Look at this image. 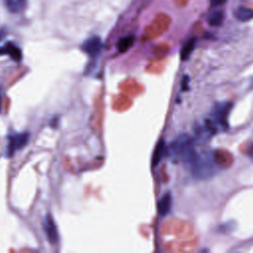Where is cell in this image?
<instances>
[{"mask_svg":"<svg viewBox=\"0 0 253 253\" xmlns=\"http://www.w3.org/2000/svg\"><path fill=\"white\" fill-rule=\"evenodd\" d=\"M170 153L174 158L188 164L189 166L196 160L199 153L196 151L193 139L186 133L179 135L170 145Z\"/></svg>","mask_w":253,"mask_h":253,"instance_id":"6da1fadb","label":"cell"},{"mask_svg":"<svg viewBox=\"0 0 253 253\" xmlns=\"http://www.w3.org/2000/svg\"><path fill=\"white\" fill-rule=\"evenodd\" d=\"M191 172L199 178L206 179L214 172L213 162L206 155H198L196 160L190 165Z\"/></svg>","mask_w":253,"mask_h":253,"instance_id":"7a4b0ae2","label":"cell"},{"mask_svg":"<svg viewBox=\"0 0 253 253\" xmlns=\"http://www.w3.org/2000/svg\"><path fill=\"white\" fill-rule=\"evenodd\" d=\"M30 139V133L28 131L11 133L8 136V143L6 146V156L12 157L18 150L24 148Z\"/></svg>","mask_w":253,"mask_h":253,"instance_id":"3957f363","label":"cell"},{"mask_svg":"<svg viewBox=\"0 0 253 253\" xmlns=\"http://www.w3.org/2000/svg\"><path fill=\"white\" fill-rule=\"evenodd\" d=\"M230 108H231L230 102H220L215 104L211 114V117H212L211 121H212L213 126L214 125L219 126L221 128H226L228 126L227 117H228Z\"/></svg>","mask_w":253,"mask_h":253,"instance_id":"277c9868","label":"cell"},{"mask_svg":"<svg viewBox=\"0 0 253 253\" xmlns=\"http://www.w3.org/2000/svg\"><path fill=\"white\" fill-rule=\"evenodd\" d=\"M42 227H43V231L45 233V236H46V239L48 240V242L52 245L57 244L58 240H59V235H58V231H57V226H56L51 214L46 213L44 215L43 221H42Z\"/></svg>","mask_w":253,"mask_h":253,"instance_id":"5b68a950","label":"cell"},{"mask_svg":"<svg viewBox=\"0 0 253 253\" xmlns=\"http://www.w3.org/2000/svg\"><path fill=\"white\" fill-rule=\"evenodd\" d=\"M102 48H103L102 40L100 39V37H97V36L88 38L81 44V49L92 58L97 57L101 53Z\"/></svg>","mask_w":253,"mask_h":253,"instance_id":"8992f818","label":"cell"},{"mask_svg":"<svg viewBox=\"0 0 253 253\" xmlns=\"http://www.w3.org/2000/svg\"><path fill=\"white\" fill-rule=\"evenodd\" d=\"M172 207V195L170 192H166L157 203V211L160 216H165L169 213Z\"/></svg>","mask_w":253,"mask_h":253,"instance_id":"52a82bcc","label":"cell"},{"mask_svg":"<svg viewBox=\"0 0 253 253\" xmlns=\"http://www.w3.org/2000/svg\"><path fill=\"white\" fill-rule=\"evenodd\" d=\"M1 54H8L15 61H20L22 59V51L14 42H7L4 46L0 47V55Z\"/></svg>","mask_w":253,"mask_h":253,"instance_id":"ba28073f","label":"cell"},{"mask_svg":"<svg viewBox=\"0 0 253 253\" xmlns=\"http://www.w3.org/2000/svg\"><path fill=\"white\" fill-rule=\"evenodd\" d=\"M233 16L240 22H248L253 19V9L247 7H237L233 11Z\"/></svg>","mask_w":253,"mask_h":253,"instance_id":"9c48e42d","label":"cell"},{"mask_svg":"<svg viewBox=\"0 0 253 253\" xmlns=\"http://www.w3.org/2000/svg\"><path fill=\"white\" fill-rule=\"evenodd\" d=\"M165 150H166V146H165V142L163 139H160L155 148H154V151H153V154H152V160H151V165L153 167H155L161 160V158L163 157L164 153H165Z\"/></svg>","mask_w":253,"mask_h":253,"instance_id":"30bf717a","label":"cell"},{"mask_svg":"<svg viewBox=\"0 0 253 253\" xmlns=\"http://www.w3.org/2000/svg\"><path fill=\"white\" fill-rule=\"evenodd\" d=\"M5 6L9 12L18 14L21 13L27 5V0H4Z\"/></svg>","mask_w":253,"mask_h":253,"instance_id":"8fae6325","label":"cell"},{"mask_svg":"<svg viewBox=\"0 0 253 253\" xmlns=\"http://www.w3.org/2000/svg\"><path fill=\"white\" fill-rule=\"evenodd\" d=\"M224 12L222 10H214L208 16V23L211 27H218L223 23Z\"/></svg>","mask_w":253,"mask_h":253,"instance_id":"7c38bea8","label":"cell"},{"mask_svg":"<svg viewBox=\"0 0 253 253\" xmlns=\"http://www.w3.org/2000/svg\"><path fill=\"white\" fill-rule=\"evenodd\" d=\"M196 38H191L189 39L183 45L182 49H181V52H180V55H181V59L182 60H187L190 55L192 54L193 50L195 49V46H196Z\"/></svg>","mask_w":253,"mask_h":253,"instance_id":"4fadbf2b","label":"cell"},{"mask_svg":"<svg viewBox=\"0 0 253 253\" xmlns=\"http://www.w3.org/2000/svg\"><path fill=\"white\" fill-rule=\"evenodd\" d=\"M134 42V37L133 36H126L119 40L117 42V48L120 52H125L127 49H129Z\"/></svg>","mask_w":253,"mask_h":253,"instance_id":"5bb4252c","label":"cell"},{"mask_svg":"<svg viewBox=\"0 0 253 253\" xmlns=\"http://www.w3.org/2000/svg\"><path fill=\"white\" fill-rule=\"evenodd\" d=\"M227 2V0H211V4L213 7H218L221 6L223 4H225Z\"/></svg>","mask_w":253,"mask_h":253,"instance_id":"9a60e30c","label":"cell"},{"mask_svg":"<svg viewBox=\"0 0 253 253\" xmlns=\"http://www.w3.org/2000/svg\"><path fill=\"white\" fill-rule=\"evenodd\" d=\"M188 81H189V78H188V76L187 75H184L183 76V79H182V89L183 90H186L187 89V87H188Z\"/></svg>","mask_w":253,"mask_h":253,"instance_id":"2e32d148","label":"cell"},{"mask_svg":"<svg viewBox=\"0 0 253 253\" xmlns=\"http://www.w3.org/2000/svg\"><path fill=\"white\" fill-rule=\"evenodd\" d=\"M1 101H2V88L0 87V109H1Z\"/></svg>","mask_w":253,"mask_h":253,"instance_id":"e0dca14e","label":"cell"},{"mask_svg":"<svg viewBox=\"0 0 253 253\" xmlns=\"http://www.w3.org/2000/svg\"><path fill=\"white\" fill-rule=\"evenodd\" d=\"M3 36H4V31H3V30H1V31H0V40L2 39V37H3Z\"/></svg>","mask_w":253,"mask_h":253,"instance_id":"ac0fdd59","label":"cell"}]
</instances>
